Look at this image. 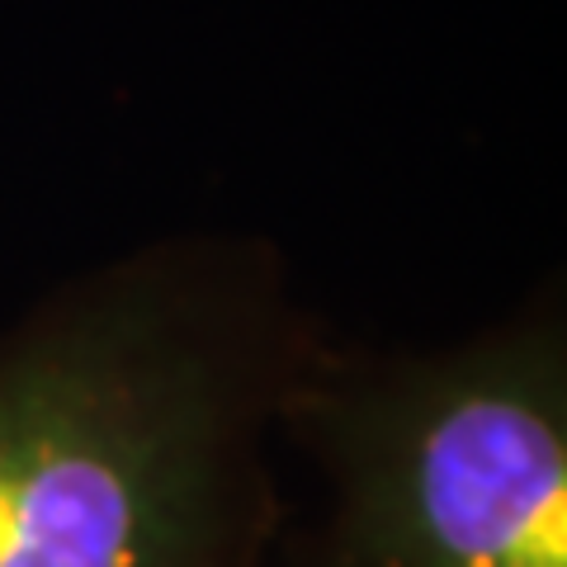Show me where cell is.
Instances as JSON below:
<instances>
[{"instance_id":"obj_1","label":"cell","mask_w":567,"mask_h":567,"mask_svg":"<svg viewBox=\"0 0 567 567\" xmlns=\"http://www.w3.org/2000/svg\"><path fill=\"white\" fill-rule=\"evenodd\" d=\"M322 327L256 237H166L0 331V567H270Z\"/></svg>"},{"instance_id":"obj_2","label":"cell","mask_w":567,"mask_h":567,"mask_svg":"<svg viewBox=\"0 0 567 567\" xmlns=\"http://www.w3.org/2000/svg\"><path fill=\"white\" fill-rule=\"evenodd\" d=\"M284 440L327 487L293 567H567L558 298L440 346L322 336Z\"/></svg>"}]
</instances>
